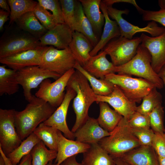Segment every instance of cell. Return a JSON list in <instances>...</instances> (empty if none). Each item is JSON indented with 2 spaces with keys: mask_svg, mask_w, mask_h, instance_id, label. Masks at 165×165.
Listing matches in <instances>:
<instances>
[{
  "mask_svg": "<svg viewBox=\"0 0 165 165\" xmlns=\"http://www.w3.org/2000/svg\"><path fill=\"white\" fill-rule=\"evenodd\" d=\"M84 12L90 22L95 34H101L105 19L100 10L101 0H80ZM97 35V34H96Z\"/></svg>",
  "mask_w": 165,
  "mask_h": 165,
  "instance_id": "obj_24",
  "label": "cell"
},
{
  "mask_svg": "<svg viewBox=\"0 0 165 165\" xmlns=\"http://www.w3.org/2000/svg\"><path fill=\"white\" fill-rule=\"evenodd\" d=\"M59 1L64 23L74 32L75 26V10L76 0H60Z\"/></svg>",
  "mask_w": 165,
  "mask_h": 165,
  "instance_id": "obj_36",
  "label": "cell"
},
{
  "mask_svg": "<svg viewBox=\"0 0 165 165\" xmlns=\"http://www.w3.org/2000/svg\"><path fill=\"white\" fill-rule=\"evenodd\" d=\"M160 78L162 80L164 86L165 88V65L161 68L160 72L158 73Z\"/></svg>",
  "mask_w": 165,
  "mask_h": 165,
  "instance_id": "obj_49",
  "label": "cell"
},
{
  "mask_svg": "<svg viewBox=\"0 0 165 165\" xmlns=\"http://www.w3.org/2000/svg\"><path fill=\"white\" fill-rule=\"evenodd\" d=\"M164 133H165V131H164Z\"/></svg>",
  "mask_w": 165,
  "mask_h": 165,
  "instance_id": "obj_55",
  "label": "cell"
},
{
  "mask_svg": "<svg viewBox=\"0 0 165 165\" xmlns=\"http://www.w3.org/2000/svg\"><path fill=\"white\" fill-rule=\"evenodd\" d=\"M115 165H130L120 158L113 159Z\"/></svg>",
  "mask_w": 165,
  "mask_h": 165,
  "instance_id": "obj_50",
  "label": "cell"
},
{
  "mask_svg": "<svg viewBox=\"0 0 165 165\" xmlns=\"http://www.w3.org/2000/svg\"><path fill=\"white\" fill-rule=\"evenodd\" d=\"M41 140L33 132L22 141L20 145L6 156L12 165H17L22 158L30 153Z\"/></svg>",
  "mask_w": 165,
  "mask_h": 165,
  "instance_id": "obj_31",
  "label": "cell"
},
{
  "mask_svg": "<svg viewBox=\"0 0 165 165\" xmlns=\"http://www.w3.org/2000/svg\"><path fill=\"white\" fill-rule=\"evenodd\" d=\"M15 22L19 28L39 39L48 31L41 24L33 11L25 13Z\"/></svg>",
  "mask_w": 165,
  "mask_h": 165,
  "instance_id": "obj_27",
  "label": "cell"
},
{
  "mask_svg": "<svg viewBox=\"0 0 165 165\" xmlns=\"http://www.w3.org/2000/svg\"><path fill=\"white\" fill-rule=\"evenodd\" d=\"M158 157H165V133H156L152 141L151 146Z\"/></svg>",
  "mask_w": 165,
  "mask_h": 165,
  "instance_id": "obj_43",
  "label": "cell"
},
{
  "mask_svg": "<svg viewBox=\"0 0 165 165\" xmlns=\"http://www.w3.org/2000/svg\"><path fill=\"white\" fill-rule=\"evenodd\" d=\"M41 46L39 39L19 28L6 31L0 41V59Z\"/></svg>",
  "mask_w": 165,
  "mask_h": 165,
  "instance_id": "obj_6",
  "label": "cell"
},
{
  "mask_svg": "<svg viewBox=\"0 0 165 165\" xmlns=\"http://www.w3.org/2000/svg\"><path fill=\"white\" fill-rule=\"evenodd\" d=\"M32 156L31 152L24 156L17 165H32Z\"/></svg>",
  "mask_w": 165,
  "mask_h": 165,
  "instance_id": "obj_47",
  "label": "cell"
},
{
  "mask_svg": "<svg viewBox=\"0 0 165 165\" xmlns=\"http://www.w3.org/2000/svg\"><path fill=\"white\" fill-rule=\"evenodd\" d=\"M58 149L54 163L60 165L67 158L79 153H83L90 148V145L66 138L58 130L57 133Z\"/></svg>",
  "mask_w": 165,
  "mask_h": 165,
  "instance_id": "obj_19",
  "label": "cell"
},
{
  "mask_svg": "<svg viewBox=\"0 0 165 165\" xmlns=\"http://www.w3.org/2000/svg\"><path fill=\"white\" fill-rule=\"evenodd\" d=\"M76 156H74L67 158L60 165H82L81 163H79L77 161Z\"/></svg>",
  "mask_w": 165,
  "mask_h": 165,
  "instance_id": "obj_46",
  "label": "cell"
},
{
  "mask_svg": "<svg viewBox=\"0 0 165 165\" xmlns=\"http://www.w3.org/2000/svg\"><path fill=\"white\" fill-rule=\"evenodd\" d=\"M74 31L65 23L58 24L39 39L41 46H53L58 49L69 47Z\"/></svg>",
  "mask_w": 165,
  "mask_h": 165,
  "instance_id": "obj_17",
  "label": "cell"
},
{
  "mask_svg": "<svg viewBox=\"0 0 165 165\" xmlns=\"http://www.w3.org/2000/svg\"><path fill=\"white\" fill-rule=\"evenodd\" d=\"M151 128L154 133H164V111L162 104L156 107L149 115Z\"/></svg>",
  "mask_w": 165,
  "mask_h": 165,
  "instance_id": "obj_38",
  "label": "cell"
},
{
  "mask_svg": "<svg viewBox=\"0 0 165 165\" xmlns=\"http://www.w3.org/2000/svg\"><path fill=\"white\" fill-rule=\"evenodd\" d=\"M107 6H112L114 3L119 2L129 3L133 5L140 13L142 10L137 4L134 0H103L102 1Z\"/></svg>",
  "mask_w": 165,
  "mask_h": 165,
  "instance_id": "obj_44",
  "label": "cell"
},
{
  "mask_svg": "<svg viewBox=\"0 0 165 165\" xmlns=\"http://www.w3.org/2000/svg\"><path fill=\"white\" fill-rule=\"evenodd\" d=\"M158 2L161 9H165V0H160Z\"/></svg>",
  "mask_w": 165,
  "mask_h": 165,
  "instance_id": "obj_51",
  "label": "cell"
},
{
  "mask_svg": "<svg viewBox=\"0 0 165 165\" xmlns=\"http://www.w3.org/2000/svg\"><path fill=\"white\" fill-rule=\"evenodd\" d=\"M105 79L117 86L129 100L136 103H141L143 98L156 87L143 78H133L126 75L112 73L106 75Z\"/></svg>",
  "mask_w": 165,
  "mask_h": 165,
  "instance_id": "obj_5",
  "label": "cell"
},
{
  "mask_svg": "<svg viewBox=\"0 0 165 165\" xmlns=\"http://www.w3.org/2000/svg\"><path fill=\"white\" fill-rule=\"evenodd\" d=\"M14 109H0V147L7 156L22 142L15 125Z\"/></svg>",
  "mask_w": 165,
  "mask_h": 165,
  "instance_id": "obj_11",
  "label": "cell"
},
{
  "mask_svg": "<svg viewBox=\"0 0 165 165\" xmlns=\"http://www.w3.org/2000/svg\"><path fill=\"white\" fill-rule=\"evenodd\" d=\"M47 165H55V164L53 163V161L50 162Z\"/></svg>",
  "mask_w": 165,
  "mask_h": 165,
  "instance_id": "obj_54",
  "label": "cell"
},
{
  "mask_svg": "<svg viewBox=\"0 0 165 165\" xmlns=\"http://www.w3.org/2000/svg\"><path fill=\"white\" fill-rule=\"evenodd\" d=\"M65 90L66 92L62 102L43 123L62 132L67 138L74 140L75 138L74 133L68 128L66 119L70 103L75 96L76 93L74 90L68 87Z\"/></svg>",
  "mask_w": 165,
  "mask_h": 165,
  "instance_id": "obj_13",
  "label": "cell"
},
{
  "mask_svg": "<svg viewBox=\"0 0 165 165\" xmlns=\"http://www.w3.org/2000/svg\"><path fill=\"white\" fill-rule=\"evenodd\" d=\"M120 158L130 165H160L158 156L151 146L141 145Z\"/></svg>",
  "mask_w": 165,
  "mask_h": 165,
  "instance_id": "obj_20",
  "label": "cell"
},
{
  "mask_svg": "<svg viewBox=\"0 0 165 165\" xmlns=\"http://www.w3.org/2000/svg\"><path fill=\"white\" fill-rule=\"evenodd\" d=\"M10 13L9 24L15 22L16 20L25 13L33 11L38 2L32 0H8Z\"/></svg>",
  "mask_w": 165,
  "mask_h": 165,
  "instance_id": "obj_33",
  "label": "cell"
},
{
  "mask_svg": "<svg viewBox=\"0 0 165 165\" xmlns=\"http://www.w3.org/2000/svg\"><path fill=\"white\" fill-rule=\"evenodd\" d=\"M160 165H165V157H158Z\"/></svg>",
  "mask_w": 165,
  "mask_h": 165,
  "instance_id": "obj_52",
  "label": "cell"
},
{
  "mask_svg": "<svg viewBox=\"0 0 165 165\" xmlns=\"http://www.w3.org/2000/svg\"><path fill=\"white\" fill-rule=\"evenodd\" d=\"M141 45L148 51L151 56V65L158 73L165 65V30L160 35L150 37L142 33Z\"/></svg>",
  "mask_w": 165,
  "mask_h": 165,
  "instance_id": "obj_16",
  "label": "cell"
},
{
  "mask_svg": "<svg viewBox=\"0 0 165 165\" xmlns=\"http://www.w3.org/2000/svg\"><path fill=\"white\" fill-rule=\"evenodd\" d=\"M106 7L109 16L117 22L122 37L131 39L136 34L144 32L149 34L152 37H156L162 34L165 30V28L159 26L156 22L153 21L149 22L146 27L142 28L134 25L122 17V14L129 13L128 9L119 10L112 6H106Z\"/></svg>",
  "mask_w": 165,
  "mask_h": 165,
  "instance_id": "obj_12",
  "label": "cell"
},
{
  "mask_svg": "<svg viewBox=\"0 0 165 165\" xmlns=\"http://www.w3.org/2000/svg\"><path fill=\"white\" fill-rule=\"evenodd\" d=\"M96 102H105L112 107L114 110L128 120L136 111V103L129 100L121 89L114 85L113 91L107 96L96 95Z\"/></svg>",
  "mask_w": 165,
  "mask_h": 165,
  "instance_id": "obj_15",
  "label": "cell"
},
{
  "mask_svg": "<svg viewBox=\"0 0 165 165\" xmlns=\"http://www.w3.org/2000/svg\"><path fill=\"white\" fill-rule=\"evenodd\" d=\"M151 61L149 52L140 44L134 57L127 63L116 66L115 72L143 78L151 82L157 89H161L164 86L163 81L152 68Z\"/></svg>",
  "mask_w": 165,
  "mask_h": 165,
  "instance_id": "obj_4",
  "label": "cell"
},
{
  "mask_svg": "<svg viewBox=\"0 0 165 165\" xmlns=\"http://www.w3.org/2000/svg\"><path fill=\"white\" fill-rule=\"evenodd\" d=\"M61 76L38 66L28 67L16 71L17 81L22 86L25 99L28 102L32 97L33 89L37 88L46 79L52 78L56 80Z\"/></svg>",
  "mask_w": 165,
  "mask_h": 165,
  "instance_id": "obj_9",
  "label": "cell"
},
{
  "mask_svg": "<svg viewBox=\"0 0 165 165\" xmlns=\"http://www.w3.org/2000/svg\"><path fill=\"white\" fill-rule=\"evenodd\" d=\"M10 13L2 9H0V30L2 31L5 22L9 19Z\"/></svg>",
  "mask_w": 165,
  "mask_h": 165,
  "instance_id": "obj_45",
  "label": "cell"
},
{
  "mask_svg": "<svg viewBox=\"0 0 165 165\" xmlns=\"http://www.w3.org/2000/svg\"><path fill=\"white\" fill-rule=\"evenodd\" d=\"M47 47L41 46L21 52L0 59V62L16 71L28 67L39 66Z\"/></svg>",
  "mask_w": 165,
  "mask_h": 165,
  "instance_id": "obj_14",
  "label": "cell"
},
{
  "mask_svg": "<svg viewBox=\"0 0 165 165\" xmlns=\"http://www.w3.org/2000/svg\"><path fill=\"white\" fill-rule=\"evenodd\" d=\"M74 68L80 72L86 77L95 94L107 96L113 91L114 85L105 79H98L93 76L86 71L77 62Z\"/></svg>",
  "mask_w": 165,
  "mask_h": 165,
  "instance_id": "obj_29",
  "label": "cell"
},
{
  "mask_svg": "<svg viewBox=\"0 0 165 165\" xmlns=\"http://www.w3.org/2000/svg\"><path fill=\"white\" fill-rule=\"evenodd\" d=\"M42 141L36 144L31 152L32 165H47L55 159L57 152L48 149Z\"/></svg>",
  "mask_w": 165,
  "mask_h": 165,
  "instance_id": "obj_34",
  "label": "cell"
},
{
  "mask_svg": "<svg viewBox=\"0 0 165 165\" xmlns=\"http://www.w3.org/2000/svg\"><path fill=\"white\" fill-rule=\"evenodd\" d=\"M72 68L52 82L49 79L44 80L39 85L35 96L57 108L62 102L65 95L64 91L70 77L75 72Z\"/></svg>",
  "mask_w": 165,
  "mask_h": 165,
  "instance_id": "obj_10",
  "label": "cell"
},
{
  "mask_svg": "<svg viewBox=\"0 0 165 165\" xmlns=\"http://www.w3.org/2000/svg\"><path fill=\"white\" fill-rule=\"evenodd\" d=\"M100 8L105 17L104 26L102 35L97 43L90 53L91 56L97 54L99 51L102 50L110 41L120 36V30L117 22L110 18L107 12L106 6L102 1Z\"/></svg>",
  "mask_w": 165,
  "mask_h": 165,
  "instance_id": "obj_22",
  "label": "cell"
},
{
  "mask_svg": "<svg viewBox=\"0 0 165 165\" xmlns=\"http://www.w3.org/2000/svg\"><path fill=\"white\" fill-rule=\"evenodd\" d=\"M75 20V31H78L84 35L89 40L93 47H94L99 40L90 22L86 16L79 1H76V2Z\"/></svg>",
  "mask_w": 165,
  "mask_h": 165,
  "instance_id": "obj_26",
  "label": "cell"
},
{
  "mask_svg": "<svg viewBox=\"0 0 165 165\" xmlns=\"http://www.w3.org/2000/svg\"><path fill=\"white\" fill-rule=\"evenodd\" d=\"M67 87L74 90L76 95L74 98L72 107L76 115V120L71 131L75 133L88 119L89 108L96 102V94L86 77L76 70L68 82Z\"/></svg>",
  "mask_w": 165,
  "mask_h": 165,
  "instance_id": "obj_2",
  "label": "cell"
},
{
  "mask_svg": "<svg viewBox=\"0 0 165 165\" xmlns=\"http://www.w3.org/2000/svg\"><path fill=\"white\" fill-rule=\"evenodd\" d=\"M105 52L101 50L96 55L91 56L82 67L96 78L105 79L106 75L116 73V66L108 61Z\"/></svg>",
  "mask_w": 165,
  "mask_h": 165,
  "instance_id": "obj_21",
  "label": "cell"
},
{
  "mask_svg": "<svg viewBox=\"0 0 165 165\" xmlns=\"http://www.w3.org/2000/svg\"><path fill=\"white\" fill-rule=\"evenodd\" d=\"M38 2L45 9L52 12L58 24L64 23L60 1L57 0H38Z\"/></svg>",
  "mask_w": 165,
  "mask_h": 165,
  "instance_id": "obj_39",
  "label": "cell"
},
{
  "mask_svg": "<svg viewBox=\"0 0 165 165\" xmlns=\"http://www.w3.org/2000/svg\"><path fill=\"white\" fill-rule=\"evenodd\" d=\"M8 4L7 1L6 0H0V7L2 9L10 13V8Z\"/></svg>",
  "mask_w": 165,
  "mask_h": 165,
  "instance_id": "obj_48",
  "label": "cell"
},
{
  "mask_svg": "<svg viewBox=\"0 0 165 165\" xmlns=\"http://www.w3.org/2000/svg\"><path fill=\"white\" fill-rule=\"evenodd\" d=\"M130 128L132 132L138 139L141 145L152 146L154 133L150 128L130 127Z\"/></svg>",
  "mask_w": 165,
  "mask_h": 165,
  "instance_id": "obj_40",
  "label": "cell"
},
{
  "mask_svg": "<svg viewBox=\"0 0 165 165\" xmlns=\"http://www.w3.org/2000/svg\"><path fill=\"white\" fill-rule=\"evenodd\" d=\"M157 89L154 87L143 98L141 104L137 106L136 111L149 115L156 107L162 104V96Z\"/></svg>",
  "mask_w": 165,
  "mask_h": 165,
  "instance_id": "obj_35",
  "label": "cell"
},
{
  "mask_svg": "<svg viewBox=\"0 0 165 165\" xmlns=\"http://www.w3.org/2000/svg\"><path fill=\"white\" fill-rule=\"evenodd\" d=\"M98 104L100 112L97 119L98 122L102 128L111 132L118 126L123 117L111 109L107 103L100 102Z\"/></svg>",
  "mask_w": 165,
  "mask_h": 165,
  "instance_id": "obj_28",
  "label": "cell"
},
{
  "mask_svg": "<svg viewBox=\"0 0 165 165\" xmlns=\"http://www.w3.org/2000/svg\"><path fill=\"white\" fill-rule=\"evenodd\" d=\"M69 47L77 62L83 67L91 57L90 53L94 47L84 35L75 31Z\"/></svg>",
  "mask_w": 165,
  "mask_h": 165,
  "instance_id": "obj_23",
  "label": "cell"
},
{
  "mask_svg": "<svg viewBox=\"0 0 165 165\" xmlns=\"http://www.w3.org/2000/svg\"><path fill=\"white\" fill-rule=\"evenodd\" d=\"M144 21H151L158 22L165 27V9L158 11L145 10L142 9L141 13Z\"/></svg>",
  "mask_w": 165,
  "mask_h": 165,
  "instance_id": "obj_42",
  "label": "cell"
},
{
  "mask_svg": "<svg viewBox=\"0 0 165 165\" xmlns=\"http://www.w3.org/2000/svg\"><path fill=\"white\" fill-rule=\"evenodd\" d=\"M141 42L140 37L129 39L120 36L110 41L102 50L110 56L112 63L115 66H119L134 57Z\"/></svg>",
  "mask_w": 165,
  "mask_h": 165,
  "instance_id": "obj_8",
  "label": "cell"
},
{
  "mask_svg": "<svg viewBox=\"0 0 165 165\" xmlns=\"http://www.w3.org/2000/svg\"><path fill=\"white\" fill-rule=\"evenodd\" d=\"M58 130L52 127L40 124L35 130L34 133L50 150L57 152V133Z\"/></svg>",
  "mask_w": 165,
  "mask_h": 165,
  "instance_id": "obj_32",
  "label": "cell"
},
{
  "mask_svg": "<svg viewBox=\"0 0 165 165\" xmlns=\"http://www.w3.org/2000/svg\"><path fill=\"white\" fill-rule=\"evenodd\" d=\"M74 133L75 141L90 145L98 143L104 138L110 135L111 132L102 128L97 119L89 117L85 123Z\"/></svg>",
  "mask_w": 165,
  "mask_h": 165,
  "instance_id": "obj_18",
  "label": "cell"
},
{
  "mask_svg": "<svg viewBox=\"0 0 165 165\" xmlns=\"http://www.w3.org/2000/svg\"><path fill=\"white\" fill-rule=\"evenodd\" d=\"M76 62L69 47L60 50L50 46L44 51L39 66L61 76L74 68Z\"/></svg>",
  "mask_w": 165,
  "mask_h": 165,
  "instance_id": "obj_7",
  "label": "cell"
},
{
  "mask_svg": "<svg viewBox=\"0 0 165 165\" xmlns=\"http://www.w3.org/2000/svg\"><path fill=\"white\" fill-rule=\"evenodd\" d=\"M83 153L82 165H115L113 159L98 143Z\"/></svg>",
  "mask_w": 165,
  "mask_h": 165,
  "instance_id": "obj_25",
  "label": "cell"
},
{
  "mask_svg": "<svg viewBox=\"0 0 165 165\" xmlns=\"http://www.w3.org/2000/svg\"><path fill=\"white\" fill-rule=\"evenodd\" d=\"M33 11L41 24L48 30L52 29L58 24L53 14L38 3Z\"/></svg>",
  "mask_w": 165,
  "mask_h": 165,
  "instance_id": "obj_37",
  "label": "cell"
},
{
  "mask_svg": "<svg viewBox=\"0 0 165 165\" xmlns=\"http://www.w3.org/2000/svg\"><path fill=\"white\" fill-rule=\"evenodd\" d=\"M98 143L113 159L120 158L141 145L132 132L128 120L123 117L111 135Z\"/></svg>",
  "mask_w": 165,
  "mask_h": 165,
  "instance_id": "obj_3",
  "label": "cell"
},
{
  "mask_svg": "<svg viewBox=\"0 0 165 165\" xmlns=\"http://www.w3.org/2000/svg\"><path fill=\"white\" fill-rule=\"evenodd\" d=\"M130 127L150 128L149 115H145L136 111L128 120Z\"/></svg>",
  "mask_w": 165,
  "mask_h": 165,
  "instance_id": "obj_41",
  "label": "cell"
},
{
  "mask_svg": "<svg viewBox=\"0 0 165 165\" xmlns=\"http://www.w3.org/2000/svg\"><path fill=\"white\" fill-rule=\"evenodd\" d=\"M56 108L33 95L23 110L15 111V127L21 139L24 140L32 133L40 124L51 116Z\"/></svg>",
  "mask_w": 165,
  "mask_h": 165,
  "instance_id": "obj_1",
  "label": "cell"
},
{
  "mask_svg": "<svg viewBox=\"0 0 165 165\" xmlns=\"http://www.w3.org/2000/svg\"><path fill=\"white\" fill-rule=\"evenodd\" d=\"M0 165H5L4 160L1 155L0 156Z\"/></svg>",
  "mask_w": 165,
  "mask_h": 165,
  "instance_id": "obj_53",
  "label": "cell"
},
{
  "mask_svg": "<svg viewBox=\"0 0 165 165\" xmlns=\"http://www.w3.org/2000/svg\"><path fill=\"white\" fill-rule=\"evenodd\" d=\"M5 65L0 66V96L6 94H13L19 89V84L16 77V71L6 68Z\"/></svg>",
  "mask_w": 165,
  "mask_h": 165,
  "instance_id": "obj_30",
  "label": "cell"
}]
</instances>
